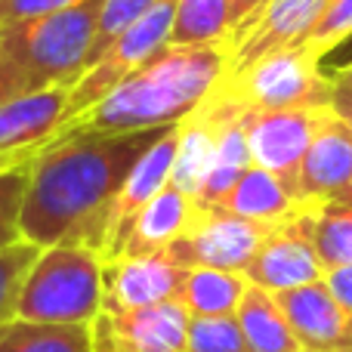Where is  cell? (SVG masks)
Instances as JSON below:
<instances>
[{"label": "cell", "mask_w": 352, "mask_h": 352, "mask_svg": "<svg viewBox=\"0 0 352 352\" xmlns=\"http://www.w3.org/2000/svg\"><path fill=\"white\" fill-rule=\"evenodd\" d=\"M173 127V124H170ZM170 127L80 136L31 161L22 235L37 248L74 244L102 256L109 213L136 161Z\"/></svg>", "instance_id": "6da1fadb"}, {"label": "cell", "mask_w": 352, "mask_h": 352, "mask_svg": "<svg viewBox=\"0 0 352 352\" xmlns=\"http://www.w3.org/2000/svg\"><path fill=\"white\" fill-rule=\"evenodd\" d=\"M226 65H229L226 41L188 43V47L167 43L93 109L59 124V130L37 148V155L80 136L136 133V130L170 127V124L186 121L226 78Z\"/></svg>", "instance_id": "7a4b0ae2"}, {"label": "cell", "mask_w": 352, "mask_h": 352, "mask_svg": "<svg viewBox=\"0 0 352 352\" xmlns=\"http://www.w3.org/2000/svg\"><path fill=\"white\" fill-rule=\"evenodd\" d=\"M99 12L102 0H84L78 6L0 31V50L16 65L25 93L72 87L84 74Z\"/></svg>", "instance_id": "3957f363"}, {"label": "cell", "mask_w": 352, "mask_h": 352, "mask_svg": "<svg viewBox=\"0 0 352 352\" xmlns=\"http://www.w3.org/2000/svg\"><path fill=\"white\" fill-rule=\"evenodd\" d=\"M102 312V256L74 244L37 254L19 291L16 318L41 324H90Z\"/></svg>", "instance_id": "277c9868"}, {"label": "cell", "mask_w": 352, "mask_h": 352, "mask_svg": "<svg viewBox=\"0 0 352 352\" xmlns=\"http://www.w3.org/2000/svg\"><path fill=\"white\" fill-rule=\"evenodd\" d=\"M213 96L235 105L238 111L331 109V78L312 53L291 47L223 78Z\"/></svg>", "instance_id": "5b68a950"}, {"label": "cell", "mask_w": 352, "mask_h": 352, "mask_svg": "<svg viewBox=\"0 0 352 352\" xmlns=\"http://www.w3.org/2000/svg\"><path fill=\"white\" fill-rule=\"evenodd\" d=\"M173 19H176V0H161V3L152 6L142 19H136L115 43H109L105 53L72 84L65 121L78 118L80 111L93 109V105L102 96H109L124 78H130V74L140 65H146L158 50H164L173 34Z\"/></svg>", "instance_id": "8992f818"}, {"label": "cell", "mask_w": 352, "mask_h": 352, "mask_svg": "<svg viewBox=\"0 0 352 352\" xmlns=\"http://www.w3.org/2000/svg\"><path fill=\"white\" fill-rule=\"evenodd\" d=\"M275 226L254 223L226 207H201L195 223L164 250L173 263L182 269H226V272H241L250 266L260 244Z\"/></svg>", "instance_id": "52a82bcc"}, {"label": "cell", "mask_w": 352, "mask_h": 352, "mask_svg": "<svg viewBox=\"0 0 352 352\" xmlns=\"http://www.w3.org/2000/svg\"><path fill=\"white\" fill-rule=\"evenodd\" d=\"M331 109H275L241 111L244 136L256 167H266L297 195V176Z\"/></svg>", "instance_id": "ba28073f"}, {"label": "cell", "mask_w": 352, "mask_h": 352, "mask_svg": "<svg viewBox=\"0 0 352 352\" xmlns=\"http://www.w3.org/2000/svg\"><path fill=\"white\" fill-rule=\"evenodd\" d=\"M192 312L179 300L124 312H99L90 322L96 352H186Z\"/></svg>", "instance_id": "9c48e42d"}, {"label": "cell", "mask_w": 352, "mask_h": 352, "mask_svg": "<svg viewBox=\"0 0 352 352\" xmlns=\"http://www.w3.org/2000/svg\"><path fill=\"white\" fill-rule=\"evenodd\" d=\"M331 0H269L263 12L229 43L226 78L250 68L254 62L291 47H303Z\"/></svg>", "instance_id": "30bf717a"}, {"label": "cell", "mask_w": 352, "mask_h": 352, "mask_svg": "<svg viewBox=\"0 0 352 352\" xmlns=\"http://www.w3.org/2000/svg\"><path fill=\"white\" fill-rule=\"evenodd\" d=\"M244 275H248L250 285L266 287L272 294L303 287L324 278V266L318 260V250L303 226L300 204L285 223H278L266 235V241L260 244V250L250 260V266L244 269Z\"/></svg>", "instance_id": "8fae6325"}, {"label": "cell", "mask_w": 352, "mask_h": 352, "mask_svg": "<svg viewBox=\"0 0 352 352\" xmlns=\"http://www.w3.org/2000/svg\"><path fill=\"white\" fill-rule=\"evenodd\" d=\"M275 300L306 352H352V312L334 297L324 278L281 291Z\"/></svg>", "instance_id": "7c38bea8"}, {"label": "cell", "mask_w": 352, "mask_h": 352, "mask_svg": "<svg viewBox=\"0 0 352 352\" xmlns=\"http://www.w3.org/2000/svg\"><path fill=\"white\" fill-rule=\"evenodd\" d=\"M182 278H186V269L173 263L164 250L148 256L102 260V309L124 312L176 300Z\"/></svg>", "instance_id": "4fadbf2b"}, {"label": "cell", "mask_w": 352, "mask_h": 352, "mask_svg": "<svg viewBox=\"0 0 352 352\" xmlns=\"http://www.w3.org/2000/svg\"><path fill=\"white\" fill-rule=\"evenodd\" d=\"M68 90L72 87H47L0 105V170L31 161L37 148L59 130L65 121Z\"/></svg>", "instance_id": "5bb4252c"}, {"label": "cell", "mask_w": 352, "mask_h": 352, "mask_svg": "<svg viewBox=\"0 0 352 352\" xmlns=\"http://www.w3.org/2000/svg\"><path fill=\"white\" fill-rule=\"evenodd\" d=\"M198 217V201L192 195L179 192L173 186H164L140 213L133 223L124 229L118 244L102 256V260H118V256H148L167 250Z\"/></svg>", "instance_id": "9a60e30c"}, {"label": "cell", "mask_w": 352, "mask_h": 352, "mask_svg": "<svg viewBox=\"0 0 352 352\" xmlns=\"http://www.w3.org/2000/svg\"><path fill=\"white\" fill-rule=\"evenodd\" d=\"M352 182V133L328 111L297 176V201H334Z\"/></svg>", "instance_id": "2e32d148"}, {"label": "cell", "mask_w": 352, "mask_h": 352, "mask_svg": "<svg viewBox=\"0 0 352 352\" xmlns=\"http://www.w3.org/2000/svg\"><path fill=\"white\" fill-rule=\"evenodd\" d=\"M176 140H179V124H173L140 161L130 170L127 182L121 186L115 204H111L109 213V238H105V250L102 256L109 254L111 248L118 244V238L124 235L133 217L161 192L164 186H170V170H173V158H176Z\"/></svg>", "instance_id": "e0dca14e"}, {"label": "cell", "mask_w": 352, "mask_h": 352, "mask_svg": "<svg viewBox=\"0 0 352 352\" xmlns=\"http://www.w3.org/2000/svg\"><path fill=\"white\" fill-rule=\"evenodd\" d=\"M219 127H223V105L213 102L210 96L204 99L198 111L179 121V140H176V158L170 170L173 188L198 198L201 186L213 167V158H217Z\"/></svg>", "instance_id": "ac0fdd59"}, {"label": "cell", "mask_w": 352, "mask_h": 352, "mask_svg": "<svg viewBox=\"0 0 352 352\" xmlns=\"http://www.w3.org/2000/svg\"><path fill=\"white\" fill-rule=\"evenodd\" d=\"M297 204H300L297 195L272 170L250 164L241 173V179L232 186V192L226 195V201L219 207H226V210L238 213L244 219H254V223L278 226L297 210Z\"/></svg>", "instance_id": "d6986e66"}, {"label": "cell", "mask_w": 352, "mask_h": 352, "mask_svg": "<svg viewBox=\"0 0 352 352\" xmlns=\"http://www.w3.org/2000/svg\"><path fill=\"white\" fill-rule=\"evenodd\" d=\"M213 102L223 105V127H219V146H217V158H213V167L207 173L204 186L198 192V204L201 207H219L226 201V195L232 192L241 173L254 164L248 148V136H244V124H241V111L235 105L223 102L219 96H213Z\"/></svg>", "instance_id": "ffe728a7"}, {"label": "cell", "mask_w": 352, "mask_h": 352, "mask_svg": "<svg viewBox=\"0 0 352 352\" xmlns=\"http://www.w3.org/2000/svg\"><path fill=\"white\" fill-rule=\"evenodd\" d=\"M235 318L254 352H303L275 294L266 291V287L248 285Z\"/></svg>", "instance_id": "44dd1931"}, {"label": "cell", "mask_w": 352, "mask_h": 352, "mask_svg": "<svg viewBox=\"0 0 352 352\" xmlns=\"http://www.w3.org/2000/svg\"><path fill=\"white\" fill-rule=\"evenodd\" d=\"M300 217L318 250L324 275L352 263V207L337 201H300Z\"/></svg>", "instance_id": "7402d4cb"}, {"label": "cell", "mask_w": 352, "mask_h": 352, "mask_svg": "<svg viewBox=\"0 0 352 352\" xmlns=\"http://www.w3.org/2000/svg\"><path fill=\"white\" fill-rule=\"evenodd\" d=\"M248 275L226 272V269H186V278L179 287V303L192 316H235L244 291H248Z\"/></svg>", "instance_id": "603a6c76"}, {"label": "cell", "mask_w": 352, "mask_h": 352, "mask_svg": "<svg viewBox=\"0 0 352 352\" xmlns=\"http://www.w3.org/2000/svg\"><path fill=\"white\" fill-rule=\"evenodd\" d=\"M0 352H96L90 324H41L12 318L0 328Z\"/></svg>", "instance_id": "cb8c5ba5"}, {"label": "cell", "mask_w": 352, "mask_h": 352, "mask_svg": "<svg viewBox=\"0 0 352 352\" xmlns=\"http://www.w3.org/2000/svg\"><path fill=\"white\" fill-rule=\"evenodd\" d=\"M229 0H176V19L170 34L173 47L229 41Z\"/></svg>", "instance_id": "d4e9b609"}, {"label": "cell", "mask_w": 352, "mask_h": 352, "mask_svg": "<svg viewBox=\"0 0 352 352\" xmlns=\"http://www.w3.org/2000/svg\"><path fill=\"white\" fill-rule=\"evenodd\" d=\"M31 186V161H19L0 170V250L25 241L22 210Z\"/></svg>", "instance_id": "484cf974"}, {"label": "cell", "mask_w": 352, "mask_h": 352, "mask_svg": "<svg viewBox=\"0 0 352 352\" xmlns=\"http://www.w3.org/2000/svg\"><path fill=\"white\" fill-rule=\"evenodd\" d=\"M186 352H254L235 316H192Z\"/></svg>", "instance_id": "4316f807"}, {"label": "cell", "mask_w": 352, "mask_h": 352, "mask_svg": "<svg viewBox=\"0 0 352 352\" xmlns=\"http://www.w3.org/2000/svg\"><path fill=\"white\" fill-rule=\"evenodd\" d=\"M41 250L43 248H37V244H31V241H19V244H12V248L0 250V328L16 318L19 291H22L25 275L34 266Z\"/></svg>", "instance_id": "83f0119b"}, {"label": "cell", "mask_w": 352, "mask_h": 352, "mask_svg": "<svg viewBox=\"0 0 352 352\" xmlns=\"http://www.w3.org/2000/svg\"><path fill=\"white\" fill-rule=\"evenodd\" d=\"M161 0H102V12H99V25H96V37H93V50H90V59H87V68L105 53L109 43H115L136 19H142Z\"/></svg>", "instance_id": "f1b7e54d"}, {"label": "cell", "mask_w": 352, "mask_h": 352, "mask_svg": "<svg viewBox=\"0 0 352 352\" xmlns=\"http://www.w3.org/2000/svg\"><path fill=\"white\" fill-rule=\"evenodd\" d=\"M349 37H352V0H331L324 6L322 19H318V25L312 28V34L306 37L303 50L322 62L324 56L334 53Z\"/></svg>", "instance_id": "f546056e"}, {"label": "cell", "mask_w": 352, "mask_h": 352, "mask_svg": "<svg viewBox=\"0 0 352 352\" xmlns=\"http://www.w3.org/2000/svg\"><path fill=\"white\" fill-rule=\"evenodd\" d=\"M78 3H84V0H0V31L22 22H34L41 16L68 10V6Z\"/></svg>", "instance_id": "4dcf8cb0"}, {"label": "cell", "mask_w": 352, "mask_h": 352, "mask_svg": "<svg viewBox=\"0 0 352 352\" xmlns=\"http://www.w3.org/2000/svg\"><path fill=\"white\" fill-rule=\"evenodd\" d=\"M269 0H229V19H232V31H229V41L232 43L238 34H241L244 28H248L250 22H254L256 16L263 12V6H266Z\"/></svg>", "instance_id": "1f68e13d"}, {"label": "cell", "mask_w": 352, "mask_h": 352, "mask_svg": "<svg viewBox=\"0 0 352 352\" xmlns=\"http://www.w3.org/2000/svg\"><path fill=\"white\" fill-rule=\"evenodd\" d=\"M22 93H25V87H22V80H19L16 65H12V62L6 59V53L0 50V105L22 96Z\"/></svg>", "instance_id": "d6a6232c"}, {"label": "cell", "mask_w": 352, "mask_h": 352, "mask_svg": "<svg viewBox=\"0 0 352 352\" xmlns=\"http://www.w3.org/2000/svg\"><path fill=\"white\" fill-rule=\"evenodd\" d=\"M324 281H328V287L334 291V297L352 312V263L349 266H340V269H331V272L324 275Z\"/></svg>", "instance_id": "836d02e7"}, {"label": "cell", "mask_w": 352, "mask_h": 352, "mask_svg": "<svg viewBox=\"0 0 352 352\" xmlns=\"http://www.w3.org/2000/svg\"><path fill=\"white\" fill-rule=\"evenodd\" d=\"M331 111L346 124V130L352 133V90L334 78H331Z\"/></svg>", "instance_id": "e575fe53"}, {"label": "cell", "mask_w": 352, "mask_h": 352, "mask_svg": "<svg viewBox=\"0 0 352 352\" xmlns=\"http://www.w3.org/2000/svg\"><path fill=\"white\" fill-rule=\"evenodd\" d=\"M349 62H352V37H349V41H343L334 53L324 56V59H322V72L331 74V72H337V68H346Z\"/></svg>", "instance_id": "d590c367"}, {"label": "cell", "mask_w": 352, "mask_h": 352, "mask_svg": "<svg viewBox=\"0 0 352 352\" xmlns=\"http://www.w3.org/2000/svg\"><path fill=\"white\" fill-rule=\"evenodd\" d=\"M328 78L340 80V84H346V87H349V90H352V62H349V65H346V68H337V72H331V74H328Z\"/></svg>", "instance_id": "8d00e7d4"}, {"label": "cell", "mask_w": 352, "mask_h": 352, "mask_svg": "<svg viewBox=\"0 0 352 352\" xmlns=\"http://www.w3.org/2000/svg\"><path fill=\"white\" fill-rule=\"evenodd\" d=\"M334 201H337V204H346V207H352V182H349V188H346V192H340Z\"/></svg>", "instance_id": "74e56055"}, {"label": "cell", "mask_w": 352, "mask_h": 352, "mask_svg": "<svg viewBox=\"0 0 352 352\" xmlns=\"http://www.w3.org/2000/svg\"><path fill=\"white\" fill-rule=\"evenodd\" d=\"M303 352H306V349H303Z\"/></svg>", "instance_id": "f35d334b"}]
</instances>
